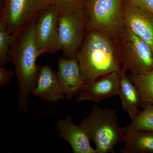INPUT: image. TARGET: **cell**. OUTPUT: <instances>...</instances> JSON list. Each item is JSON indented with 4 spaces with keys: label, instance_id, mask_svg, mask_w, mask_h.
Here are the masks:
<instances>
[{
    "label": "cell",
    "instance_id": "2e32d148",
    "mask_svg": "<svg viewBox=\"0 0 153 153\" xmlns=\"http://www.w3.org/2000/svg\"><path fill=\"white\" fill-rule=\"evenodd\" d=\"M128 76L139 91L140 107L144 108L153 105V70L143 74H131Z\"/></svg>",
    "mask_w": 153,
    "mask_h": 153
},
{
    "label": "cell",
    "instance_id": "5bb4252c",
    "mask_svg": "<svg viewBox=\"0 0 153 153\" xmlns=\"http://www.w3.org/2000/svg\"><path fill=\"white\" fill-rule=\"evenodd\" d=\"M119 96L124 111L134 119L139 111L140 95L137 88L126 75V71L122 69L120 74Z\"/></svg>",
    "mask_w": 153,
    "mask_h": 153
},
{
    "label": "cell",
    "instance_id": "8fae6325",
    "mask_svg": "<svg viewBox=\"0 0 153 153\" xmlns=\"http://www.w3.org/2000/svg\"><path fill=\"white\" fill-rule=\"evenodd\" d=\"M57 76L61 90L68 99L78 95L84 87L80 67L76 58H59Z\"/></svg>",
    "mask_w": 153,
    "mask_h": 153
},
{
    "label": "cell",
    "instance_id": "9c48e42d",
    "mask_svg": "<svg viewBox=\"0 0 153 153\" xmlns=\"http://www.w3.org/2000/svg\"><path fill=\"white\" fill-rule=\"evenodd\" d=\"M120 81V74L116 71L100 76L84 85L76 96V101L97 102L118 95Z\"/></svg>",
    "mask_w": 153,
    "mask_h": 153
},
{
    "label": "cell",
    "instance_id": "7c38bea8",
    "mask_svg": "<svg viewBox=\"0 0 153 153\" xmlns=\"http://www.w3.org/2000/svg\"><path fill=\"white\" fill-rule=\"evenodd\" d=\"M57 129L61 138L71 146L74 153H96L91 146L90 138L85 130L73 123L72 118L67 117L60 119L57 123Z\"/></svg>",
    "mask_w": 153,
    "mask_h": 153
},
{
    "label": "cell",
    "instance_id": "30bf717a",
    "mask_svg": "<svg viewBox=\"0 0 153 153\" xmlns=\"http://www.w3.org/2000/svg\"><path fill=\"white\" fill-rule=\"evenodd\" d=\"M126 26L149 46L153 54V15L123 0Z\"/></svg>",
    "mask_w": 153,
    "mask_h": 153
},
{
    "label": "cell",
    "instance_id": "ba28073f",
    "mask_svg": "<svg viewBox=\"0 0 153 153\" xmlns=\"http://www.w3.org/2000/svg\"><path fill=\"white\" fill-rule=\"evenodd\" d=\"M59 14L51 4L38 15L35 23V39L40 56L44 53L54 54L60 50L58 30Z\"/></svg>",
    "mask_w": 153,
    "mask_h": 153
},
{
    "label": "cell",
    "instance_id": "3957f363",
    "mask_svg": "<svg viewBox=\"0 0 153 153\" xmlns=\"http://www.w3.org/2000/svg\"><path fill=\"white\" fill-rule=\"evenodd\" d=\"M79 125L95 143L96 153H114L116 146L123 142L124 134L114 110L94 105Z\"/></svg>",
    "mask_w": 153,
    "mask_h": 153
},
{
    "label": "cell",
    "instance_id": "44dd1931",
    "mask_svg": "<svg viewBox=\"0 0 153 153\" xmlns=\"http://www.w3.org/2000/svg\"><path fill=\"white\" fill-rule=\"evenodd\" d=\"M16 74L15 72L7 70L3 67H0V85L4 86L10 81L11 78Z\"/></svg>",
    "mask_w": 153,
    "mask_h": 153
},
{
    "label": "cell",
    "instance_id": "6da1fadb",
    "mask_svg": "<svg viewBox=\"0 0 153 153\" xmlns=\"http://www.w3.org/2000/svg\"><path fill=\"white\" fill-rule=\"evenodd\" d=\"M114 41L96 30L87 32L76 56L84 85L111 72L120 74L122 66Z\"/></svg>",
    "mask_w": 153,
    "mask_h": 153
},
{
    "label": "cell",
    "instance_id": "5b68a950",
    "mask_svg": "<svg viewBox=\"0 0 153 153\" xmlns=\"http://www.w3.org/2000/svg\"><path fill=\"white\" fill-rule=\"evenodd\" d=\"M122 69L139 74L153 70V54L151 47L126 25L117 40Z\"/></svg>",
    "mask_w": 153,
    "mask_h": 153
},
{
    "label": "cell",
    "instance_id": "ac0fdd59",
    "mask_svg": "<svg viewBox=\"0 0 153 153\" xmlns=\"http://www.w3.org/2000/svg\"><path fill=\"white\" fill-rule=\"evenodd\" d=\"M14 39L6 25L0 21V66L4 67L9 61V53Z\"/></svg>",
    "mask_w": 153,
    "mask_h": 153
},
{
    "label": "cell",
    "instance_id": "52a82bcc",
    "mask_svg": "<svg viewBox=\"0 0 153 153\" xmlns=\"http://www.w3.org/2000/svg\"><path fill=\"white\" fill-rule=\"evenodd\" d=\"M87 17L84 10L59 15L58 30L60 49L64 59L76 58Z\"/></svg>",
    "mask_w": 153,
    "mask_h": 153
},
{
    "label": "cell",
    "instance_id": "277c9868",
    "mask_svg": "<svg viewBox=\"0 0 153 153\" xmlns=\"http://www.w3.org/2000/svg\"><path fill=\"white\" fill-rule=\"evenodd\" d=\"M123 0H86V32L94 30L116 41L126 27Z\"/></svg>",
    "mask_w": 153,
    "mask_h": 153
},
{
    "label": "cell",
    "instance_id": "7a4b0ae2",
    "mask_svg": "<svg viewBox=\"0 0 153 153\" xmlns=\"http://www.w3.org/2000/svg\"><path fill=\"white\" fill-rule=\"evenodd\" d=\"M33 21L14 39L9 53V61L14 64L19 85V109H27L29 97L37 85L40 66L36 64L38 55Z\"/></svg>",
    "mask_w": 153,
    "mask_h": 153
},
{
    "label": "cell",
    "instance_id": "8992f818",
    "mask_svg": "<svg viewBox=\"0 0 153 153\" xmlns=\"http://www.w3.org/2000/svg\"><path fill=\"white\" fill-rule=\"evenodd\" d=\"M52 4V0H3L1 19L14 39Z\"/></svg>",
    "mask_w": 153,
    "mask_h": 153
},
{
    "label": "cell",
    "instance_id": "ffe728a7",
    "mask_svg": "<svg viewBox=\"0 0 153 153\" xmlns=\"http://www.w3.org/2000/svg\"><path fill=\"white\" fill-rule=\"evenodd\" d=\"M133 5L153 15V0H126Z\"/></svg>",
    "mask_w": 153,
    "mask_h": 153
},
{
    "label": "cell",
    "instance_id": "e0dca14e",
    "mask_svg": "<svg viewBox=\"0 0 153 153\" xmlns=\"http://www.w3.org/2000/svg\"><path fill=\"white\" fill-rule=\"evenodd\" d=\"M122 130L124 134L139 131L153 132V105L139 111L131 123Z\"/></svg>",
    "mask_w": 153,
    "mask_h": 153
},
{
    "label": "cell",
    "instance_id": "4fadbf2b",
    "mask_svg": "<svg viewBox=\"0 0 153 153\" xmlns=\"http://www.w3.org/2000/svg\"><path fill=\"white\" fill-rule=\"evenodd\" d=\"M33 94L40 99L48 101L64 99L57 75L48 65L40 67L37 85Z\"/></svg>",
    "mask_w": 153,
    "mask_h": 153
},
{
    "label": "cell",
    "instance_id": "9a60e30c",
    "mask_svg": "<svg viewBox=\"0 0 153 153\" xmlns=\"http://www.w3.org/2000/svg\"><path fill=\"white\" fill-rule=\"evenodd\" d=\"M121 153H153V132L139 131L124 134Z\"/></svg>",
    "mask_w": 153,
    "mask_h": 153
},
{
    "label": "cell",
    "instance_id": "d6986e66",
    "mask_svg": "<svg viewBox=\"0 0 153 153\" xmlns=\"http://www.w3.org/2000/svg\"><path fill=\"white\" fill-rule=\"evenodd\" d=\"M86 0H52L59 15L84 10Z\"/></svg>",
    "mask_w": 153,
    "mask_h": 153
}]
</instances>
